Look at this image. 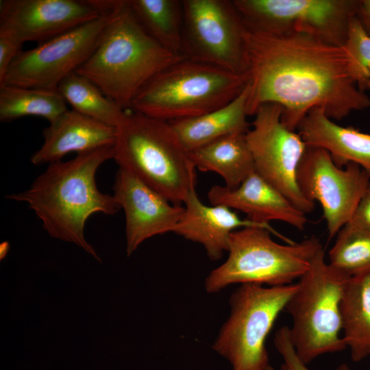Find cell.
<instances>
[{
    "label": "cell",
    "instance_id": "obj_1",
    "mask_svg": "<svg viewBox=\"0 0 370 370\" xmlns=\"http://www.w3.org/2000/svg\"><path fill=\"white\" fill-rule=\"evenodd\" d=\"M246 28V27H245ZM248 116L266 103L282 110L296 130L314 108L341 121L370 107V73L344 46L306 34H268L245 29Z\"/></svg>",
    "mask_w": 370,
    "mask_h": 370
},
{
    "label": "cell",
    "instance_id": "obj_2",
    "mask_svg": "<svg viewBox=\"0 0 370 370\" xmlns=\"http://www.w3.org/2000/svg\"><path fill=\"white\" fill-rule=\"evenodd\" d=\"M114 145L49 164L28 188L5 197L26 203L51 237L74 243L101 262L84 231L92 214L112 215L121 209L113 195L101 193L96 184L99 168L114 158Z\"/></svg>",
    "mask_w": 370,
    "mask_h": 370
},
{
    "label": "cell",
    "instance_id": "obj_3",
    "mask_svg": "<svg viewBox=\"0 0 370 370\" xmlns=\"http://www.w3.org/2000/svg\"><path fill=\"white\" fill-rule=\"evenodd\" d=\"M184 57L154 40L123 0L93 52L75 72L122 108L130 110L136 95L151 77Z\"/></svg>",
    "mask_w": 370,
    "mask_h": 370
},
{
    "label": "cell",
    "instance_id": "obj_4",
    "mask_svg": "<svg viewBox=\"0 0 370 370\" xmlns=\"http://www.w3.org/2000/svg\"><path fill=\"white\" fill-rule=\"evenodd\" d=\"M116 128L113 159L119 167L176 205L196 190L190 151L169 122L127 110Z\"/></svg>",
    "mask_w": 370,
    "mask_h": 370
},
{
    "label": "cell",
    "instance_id": "obj_5",
    "mask_svg": "<svg viewBox=\"0 0 370 370\" xmlns=\"http://www.w3.org/2000/svg\"><path fill=\"white\" fill-rule=\"evenodd\" d=\"M247 83L246 75L184 57L151 77L130 110L168 122L197 116L232 101Z\"/></svg>",
    "mask_w": 370,
    "mask_h": 370
},
{
    "label": "cell",
    "instance_id": "obj_6",
    "mask_svg": "<svg viewBox=\"0 0 370 370\" xmlns=\"http://www.w3.org/2000/svg\"><path fill=\"white\" fill-rule=\"evenodd\" d=\"M349 278L325 260L323 247L299 279L284 310L292 318L291 341L305 364L347 348L341 336V301Z\"/></svg>",
    "mask_w": 370,
    "mask_h": 370
},
{
    "label": "cell",
    "instance_id": "obj_7",
    "mask_svg": "<svg viewBox=\"0 0 370 370\" xmlns=\"http://www.w3.org/2000/svg\"><path fill=\"white\" fill-rule=\"evenodd\" d=\"M271 234L257 227L234 231L227 258L206 277V291L214 293L235 284L280 286L294 283L323 248L314 236L293 244H280L272 239Z\"/></svg>",
    "mask_w": 370,
    "mask_h": 370
},
{
    "label": "cell",
    "instance_id": "obj_8",
    "mask_svg": "<svg viewBox=\"0 0 370 370\" xmlns=\"http://www.w3.org/2000/svg\"><path fill=\"white\" fill-rule=\"evenodd\" d=\"M298 283L280 286L241 284L231 295L230 313L212 349L232 370H267L270 366L266 340Z\"/></svg>",
    "mask_w": 370,
    "mask_h": 370
},
{
    "label": "cell",
    "instance_id": "obj_9",
    "mask_svg": "<svg viewBox=\"0 0 370 370\" xmlns=\"http://www.w3.org/2000/svg\"><path fill=\"white\" fill-rule=\"evenodd\" d=\"M246 29L268 34H306L344 46L358 0H234Z\"/></svg>",
    "mask_w": 370,
    "mask_h": 370
},
{
    "label": "cell",
    "instance_id": "obj_10",
    "mask_svg": "<svg viewBox=\"0 0 370 370\" xmlns=\"http://www.w3.org/2000/svg\"><path fill=\"white\" fill-rule=\"evenodd\" d=\"M123 0L107 2L97 18L22 51L0 84L57 90L89 58Z\"/></svg>",
    "mask_w": 370,
    "mask_h": 370
},
{
    "label": "cell",
    "instance_id": "obj_11",
    "mask_svg": "<svg viewBox=\"0 0 370 370\" xmlns=\"http://www.w3.org/2000/svg\"><path fill=\"white\" fill-rule=\"evenodd\" d=\"M182 54L246 75L245 26L232 1H182Z\"/></svg>",
    "mask_w": 370,
    "mask_h": 370
},
{
    "label": "cell",
    "instance_id": "obj_12",
    "mask_svg": "<svg viewBox=\"0 0 370 370\" xmlns=\"http://www.w3.org/2000/svg\"><path fill=\"white\" fill-rule=\"evenodd\" d=\"M282 108L266 103L256 112L251 127L245 134L255 171L282 193L305 214L315 204L301 194L297 182L299 164L308 148L300 134L282 121Z\"/></svg>",
    "mask_w": 370,
    "mask_h": 370
},
{
    "label": "cell",
    "instance_id": "obj_13",
    "mask_svg": "<svg viewBox=\"0 0 370 370\" xmlns=\"http://www.w3.org/2000/svg\"><path fill=\"white\" fill-rule=\"evenodd\" d=\"M297 182L307 200L320 204L331 239L351 220L370 175L356 164L338 166L325 149L308 147L297 169Z\"/></svg>",
    "mask_w": 370,
    "mask_h": 370
},
{
    "label": "cell",
    "instance_id": "obj_14",
    "mask_svg": "<svg viewBox=\"0 0 370 370\" xmlns=\"http://www.w3.org/2000/svg\"><path fill=\"white\" fill-rule=\"evenodd\" d=\"M102 12L97 0H1L0 35L39 44Z\"/></svg>",
    "mask_w": 370,
    "mask_h": 370
},
{
    "label": "cell",
    "instance_id": "obj_15",
    "mask_svg": "<svg viewBox=\"0 0 370 370\" xmlns=\"http://www.w3.org/2000/svg\"><path fill=\"white\" fill-rule=\"evenodd\" d=\"M112 188L125 216L127 256L145 240L173 232L184 214V207L171 203L124 169L119 167Z\"/></svg>",
    "mask_w": 370,
    "mask_h": 370
},
{
    "label": "cell",
    "instance_id": "obj_16",
    "mask_svg": "<svg viewBox=\"0 0 370 370\" xmlns=\"http://www.w3.org/2000/svg\"><path fill=\"white\" fill-rule=\"evenodd\" d=\"M208 198L211 205L239 210L247 219L263 225L279 221L303 230L308 222L306 214L256 171L234 189L220 185L212 186Z\"/></svg>",
    "mask_w": 370,
    "mask_h": 370
},
{
    "label": "cell",
    "instance_id": "obj_17",
    "mask_svg": "<svg viewBox=\"0 0 370 370\" xmlns=\"http://www.w3.org/2000/svg\"><path fill=\"white\" fill-rule=\"evenodd\" d=\"M184 204V214L173 232L201 244L210 260H219L227 251L231 234L243 227L264 228L285 243H295L270 225L258 223L247 218L241 219L232 209L227 206L205 205L199 200L196 190L188 196Z\"/></svg>",
    "mask_w": 370,
    "mask_h": 370
},
{
    "label": "cell",
    "instance_id": "obj_18",
    "mask_svg": "<svg viewBox=\"0 0 370 370\" xmlns=\"http://www.w3.org/2000/svg\"><path fill=\"white\" fill-rule=\"evenodd\" d=\"M116 128L67 110L42 131L44 141L30 158L34 165L60 161L67 154H77L112 146Z\"/></svg>",
    "mask_w": 370,
    "mask_h": 370
},
{
    "label": "cell",
    "instance_id": "obj_19",
    "mask_svg": "<svg viewBox=\"0 0 370 370\" xmlns=\"http://www.w3.org/2000/svg\"><path fill=\"white\" fill-rule=\"evenodd\" d=\"M297 132L308 147L328 151L338 166L356 164L370 175V134L338 125L320 108L308 113Z\"/></svg>",
    "mask_w": 370,
    "mask_h": 370
},
{
    "label": "cell",
    "instance_id": "obj_20",
    "mask_svg": "<svg viewBox=\"0 0 370 370\" xmlns=\"http://www.w3.org/2000/svg\"><path fill=\"white\" fill-rule=\"evenodd\" d=\"M249 87L223 106L206 114L169 121L178 137L190 152L220 138L245 134L249 130L247 103Z\"/></svg>",
    "mask_w": 370,
    "mask_h": 370
},
{
    "label": "cell",
    "instance_id": "obj_21",
    "mask_svg": "<svg viewBox=\"0 0 370 370\" xmlns=\"http://www.w3.org/2000/svg\"><path fill=\"white\" fill-rule=\"evenodd\" d=\"M245 134L228 135L190 151L195 168L215 172L223 177L225 186L237 188L255 171Z\"/></svg>",
    "mask_w": 370,
    "mask_h": 370
},
{
    "label": "cell",
    "instance_id": "obj_22",
    "mask_svg": "<svg viewBox=\"0 0 370 370\" xmlns=\"http://www.w3.org/2000/svg\"><path fill=\"white\" fill-rule=\"evenodd\" d=\"M342 338L354 362L370 356V273L352 277L341 301Z\"/></svg>",
    "mask_w": 370,
    "mask_h": 370
},
{
    "label": "cell",
    "instance_id": "obj_23",
    "mask_svg": "<svg viewBox=\"0 0 370 370\" xmlns=\"http://www.w3.org/2000/svg\"><path fill=\"white\" fill-rule=\"evenodd\" d=\"M143 29L165 49L182 54L184 14L182 1L126 0Z\"/></svg>",
    "mask_w": 370,
    "mask_h": 370
},
{
    "label": "cell",
    "instance_id": "obj_24",
    "mask_svg": "<svg viewBox=\"0 0 370 370\" xmlns=\"http://www.w3.org/2000/svg\"><path fill=\"white\" fill-rule=\"evenodd\" d=\"M67 110L58 90L0 84L1 122L36 116L51 123Z\"/></svg>",
    "mask_w": 370,
    "mask_h": 370
},
{
    "label": "cell",
    "instance_id": "obj_25",
    "mask_svg": "<svg viewBox=\"0 0 370 370\" xmlns=\"http://www.w3.org/2000/svg\"><path fill=\"white\" fill-rule=\"evenodd\" d=\"M57 90L72 110L114 127L120 125L127 110L106 96L88 79L76 72L63 79Z\"/></svg>",
    "mask_w": 370,
    "mask_h": 370
},
{
    "label": "cell",
    "instance_id": "obj_26",
    "mask_svg": "<svg viewBox=\"0 0 370 370\" xmlns=\"http://www.w3.org/2000/svg\"><path fill=\"white\" fill-rule=\"evenodd\" d=\"M328 262L350 278L370 273V232L347 223L336 234Z\"/></svg>",
    "mask_w": 370,
    "mask_h": 370
},
{
    "label": "cell",
    "instance_id": "obj_27",
    "mask_svg": "<svg viewBox=\"0 0 370 370\" xmlns=\"http://www.w3.org/2000/svg\"><path fill=\"white\" fill-rule=\"evenodd\" d=\"M345 46L370 73V36L356 16L350 22Z\"/></svg>",
    "mask_w": 370,
    "mask_h": 370
},
{
    "label": "cell",
    "instance_id": "obj_28",
    "mask_svg": "<svg viewBox=\"0 0 370 370\" xmlns=\"http://www.w3.org/2000/svg\"><path fill=\"white\" fill-rule=\"evenodd\" d=\"M275 347L282 358L280 370H311L308 365L303 362L297 356L291 341L288 327L283 326L275 333ZM336 370H351L347 365H340Z\"/></svg>",
    "mask_w": 370,
    "mask_h": 370
},
{
    "label": "cell",
    "instance_id": "obj_29",
    "mask_svg": "<svg viewBox=\"0 0 370 370\" xmlns=\"http://www.w3.org/2000/svg\"><path fill=\"white\" fill-rule=\"evenodd\" d=\"M22 46L16 40L0 35V82L3 81L13 61L22 51Z\"/></svg>",
    "mask_w": 370,
    "mask_h": 370
},
{
    "label": "cell",
    "instance_id": "obj_30",
    "mask_svg": "<svg viewBox=\"0 0 370 370\" xmlns=\"http://www.w3.org/2000/svg\"><path fill=\"white\" fill-rule=\"evenodd\" d=\"M349 222L370 232V182Z\"/></svg>",
    "mask_w": 370,
    "mask_h": 370
},
{
    "label": "cell",
    "instance_id": "obj_31",
    "mask_svg": "<svg viewBox=\"0 0 370 370\" xmlns=\"http://www.w3.org/2000/svg\"><path fill=\"white\" fill-rule=\"evenodd\" d=\"M356 16L370 36V0H358Z\"/></svg>",
    "mask_w": 370,
    "mask_h": 370
},
{
    "label": "cell",
    "instance_id": "obj_32",
    "mask_svg": "<svg viewBox=\"0 0 370 370\" xmlns=\"http://www.w3.org/2000/svg\"><path fill=\"white\" fill-rule=\"evenodd\" d=\"M10 250V243L8 241H3L0 244V260L5 258Z\"/></svg>",
    "mask_w": 370,
    "mask_h": 370
},
{
    "label": "cell",
    "instance_id": "obj_33",
    "mask_svg": "<svg viewBox=\"0 0 370 370\" xmlns=\"http://www.w3.org/2000/svg\"><path fill=\"white\" fill-rule=\"evenodd\" d=\"M267 370H275L271 365L267 368Z\"/></svg>",
    "mask_w": 370,
    "mask_h": 370
}]
</instances>
